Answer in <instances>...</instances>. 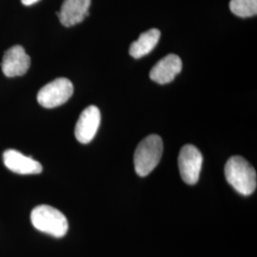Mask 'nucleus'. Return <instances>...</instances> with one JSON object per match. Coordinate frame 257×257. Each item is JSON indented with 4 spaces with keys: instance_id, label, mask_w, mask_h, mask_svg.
Instances as JSON below:
<instances>
[{
    "instance_id": "nucleus-1",
    "label": "nucleus",
    "mask_w": 257,
    "mask_h": 257,
    "mask_svg": "<svg viewBox=\"0 0 257 257\" xmlns=\"http://www.w3.org/2000/svg\"><path fill=\"white\" fill-rule=\"evenodd\" d=\"M225 176L228 183L242 195L248 196L256 190V172L242 156H231L227 161Z\"/></svg>"
},
{
    "instance_id": "nucleus-2",
    "label": "nucleus",
    "mask_w": 257,
    "mask_h": 257,
    "mask_svg": "<svg viewBox=\"0 0 257 257\" xmlns=\"http://www.w3.org/2000/svg\"><path fill=\"white\" fill-rule=\"evenodd\" d=\"M163 154V141L157 135H151L144 138L136 150L134 162L135 169L139 176L150 175L158 163Z\"/></svg>"
},
{
    "instance_id": "nucleus-3",
    "label": "nucleus",
    "mask_w": 257,
    "mask_h": 257,
    "mask_svg": "<svg viewBox=\"0 0 257 257\" xmlns=\"http://www.w3.org/2000/svg\"><path fill=\"white\" fill-rule=\"evenodd\" d=\"M31 221L37 230L57 238L63 237L69 229L68 220L64 214L48 205L35 208L31 213Z\"/></svg>"
},
{
    "instance_id": "nucleus-4",
    "label": "nucleus",
    "mask_w": 257,
    "mask_h": 257,
    "mask_svg": "<svg viewBox=\"0 0 257 257\" xmlns=\"http://www.w3.org/2000/svg\"><path fill=\"white\" fill-rule=\"evenodd\" d=\"M74 93V85L67 78H56L43 86L37 93V101L47 109L63 105Z\"/></svg>"
},
{
    "instance_id": "nucleus-5",
    "label": "nucleus",
    "mask_w": 257,
    "mask_h": 257,
    "mask_svg": "<svg viewBox=\"0 0 257 257\" xmlns=\"http://www.w3.org/2000/svg\"><path fill=\"white\" fill-rule=\"evenodd\" d=\"M203 156L200 151L193 145H185L178 156V167L185 183H197L202 168Z\"/></svg>"
},
{
    "instance_id": "nucleus-6",
    "label": "nucleus",
    "mask_w": 257,
    "mask_h": 257,
    "mask_svg": "<svg viewBox=\"0 0 257 257\" xmlns=\"http://www.w3.org/2000/svg\"><path fill=\"white\" fill-rule=\"evenodd\" d=\"M101 121L100 110L96 106H89L83 110L76 122L74 136L82 144H88L95 137Z\"/></svg>"
},
{
    "instance_id": "nucleus-7",
    "label": "nucleus",
    "mask_w": 257,
    "mask_h": 257,
    "mask_svg": "<svg viewBox=\"0 0 257 257\" xmlns=\"http://www.w3.org/2000/svg\"><path fill=\"white\" fill-rule=\"evenodd\" d=\"M31 66V58L20 45L10 48L3 55L1 69L7 77L24 75Z\"/></svg>"
},
{
    "instance_id": "nucleus-8",
    "label": "nucleus",
    "mask_w": 257,
    "mask_h": 257,
    "mask_svg": "<svg viewBox=\"0 0 257 257\" xmlns=\"http://www.w3.org/2000/svg\"><path fill=\"white\" fill-rule=\"evenodd\" d=\"M91 2V0H64L61 9L56 13L60 23L65 27L81 23L90 15Z\"/></svg>"
},
{
    "instance_id": "nucleus-9",
    "label": "nucleus",
    "mask_w": 257,
    "mask_h": 257,
    "mask_svg": "<svg viewBox=\"0 0 257 257\" xmlns=\"http://www.w3.org/2000/svg\"><path fill=\"white\" fill-rule=\"evenodd\" d=\"M182 70V60L178 55H166L156 63L150 72V77L158 84L172 82Z\"/></svg>"
},
{
    "instance_id": "nucleus-10",
    "label": "nucleus",
    "mask_w": 257,
    "mask_h": 257,
    "mask_svg": "<svg viewBox=\"0 0 257 257\" xmlns=\"http://www.w3.org/2000/svg\"><path fill=\"white\" fill-rule=\"evenodd\" d=\"M3 161L10 171L19 175H37L42 172L39 162L16 150H7L3 154Z\"/></svg>"
},
{
    "instance_id": "nucleus-11",
    "label": "nucleus",
    "mask_w": 257,
    "mask_h": 257,
    "mask_svg": "<svg viewBox=\"0 0 257 257\" xmlns=\"http://www.w3.org/2000/svg\"><path fill=\"white\" fill-rule=\"evenodd\" d=\"M161 33L157 29H151L143 33L138 40L133 42L130 47V55L134 58H140L150 54L157 45Z\"/></svg>"
},
{
    "instance_id": "nucleus-12",
    "label": "nucleus",
    "mask_w": 257,
    "mask_h": 257,
    "mask_svg": "<svg viewBox=\"0 0 257 257\" xmlns=\"http://www.w3.org/2000/svg\"><path fill=\"white\" fill-rule=\"evenodd\" d=\"M230 9L239 18H250L257 14V0H230Z\"/></svg>"
},
{
    "instance_id": "nucleus-13",
    "label": "nucleus",
    "mask_w": 257,
    "mask_h": 257,
    "mask_svg": "<svg viewBox=\"0 0 257 257\" xmlns=\"http://www.w3.org/2000/svg\"><path fill=\"white\" fill-rule=\"evenodd\" d=\"M40 1V0H21L22 4L25 5V6H31V5H34L36 4L37 2Z\"/></svg>"
}]
</instances>
